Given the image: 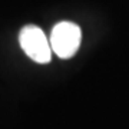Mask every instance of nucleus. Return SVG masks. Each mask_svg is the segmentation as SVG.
<instances>
[{"label":"nucleus","mask_w":129,"mask_h":129,"mask_svg":"<svg viewBox=\"0 0 129 129\" xmlns=\"http://www.w3.org/2000/svg\"><path fill=\"white\" fill-rule=\"evenodd\" d=\"M50 47L60 59H70L79 50L82 30L73 22H59L50 33Z\"/></svg>","instance_id":"f257e3e1"},{"label":"nucleus","mask_w":129,"mask_h":129,"mask_svg":"<svg viewBox=\"0 0 129 129\" xmlns=\"http://www.w3.org/2000/svg\"><path fill=\"white\" fill-rule=\"evenodd\" d=\"M19 43L23 52L36 63H49L52 59L50 40L45 32L35 24L24 26L19 33Z\"/></svg>","instance_id":"f03ea898"}]
</instances>
